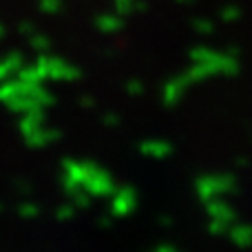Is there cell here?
Segmentation results:
<instances>
[{"mask_svg": "<svg viewBox=\"0 0 252 252\" xmlns=\"http://www.w3.org/2000/svg\"><path fill=\"white\" fill-rule=\"evenodd\" d=\"M239 9H237V7H226V9H223V11H221V18H223V20H226V22H232V20H237V18H239Z\"/></svg>", "mask_w": 252, "mask_h": 252, "instance_id": "cell-1", "label": "cell"}]
</instances>
